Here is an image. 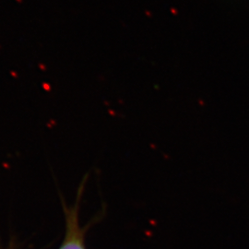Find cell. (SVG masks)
Listing matches in <instances>:
<instances>
[{"label":"cell","instance_id":"obj_1","mask_svg":"<svg viewBox=\"0 0 249 249\" xmlns=\"http://www.w3.org/2000/svg\"><path fill=\"white\" fill-rule=\"evenodd\" d=\"M88 178L89 175L86 174L80 181L73 204H67L65 198L60 194V201L66 223V232L62 245L59 249H86L85 234L90 223L84 227L80 225V212L81 198L86 187Z\"/></svg>","mask_w":249,"mask_h":249}]
</instances>
